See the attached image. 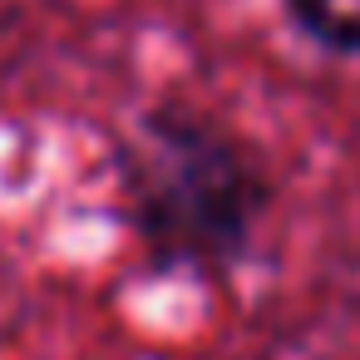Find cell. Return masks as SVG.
Returning a JSON list of instances; mask_svg holds the SVG:
<instances>
[{"mask_svg":"<svg viewBox=\"0 0 360 360\" xmlns=\"http://www.w3.org/2000/svg\"><path fill=\"white\" fill-rule=\"evenodd\" d=\"M124 212L163 271L232 266L266 207L247 148L193 109H153L119 148Z\"/></svg>","mask_w":360,"mask_h":360,"instance_id":"cell-1","label":"cell"},{"mask_svg":"<svg viewBox=\"0 0 360 360\" xmlns=\"http://www.w3.org/2000/svg\"><path fill=\"white\" fill-rule=\"evenodd\" d=\"M291 15L321 45L360 50V0H291Z\"/></svg>","mask_w":360,"mask_h":360,"instance_id":"cell-2","label":"cell"}]
</instances>
